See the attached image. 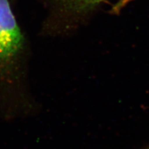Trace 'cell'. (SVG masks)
Masks as SVG:
<instances>
[{"instance_id":"obj_1","label":"cell","mask_w":149,"mask_h":149,"mask_svg":"<svg viewBox=\"0 0 149 149\" xmlns=\"http://www.w3.org/2000/svg\"><path fill=\"white\" fill-rule=\"evenodd\" d=\"M10 0H0V118L32 116L38 110L29 85L30 45Z\"/></svg>"},{"instance_id":"obj_2","label":"cell","mask_w":149,"mask_h":149,"mask_svg":"<svg viewBox=\"0 0 149 149\" xmlns=\"http://www.w3.org/2000/svg\"><path fill=\"white\" fill-rule=\"evenodd\" d=\"M38 1L47 11V15L41 28V35L55 36L72 30L77 25L79 19L88 14L104 0Z\"/></svg>"}]
</instances>
